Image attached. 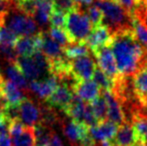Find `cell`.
I'll list each match as a JSON object with an SVG mask.
<instances>
[{
	"label": "cell",
	"instance_id": "cell-1",
	"mask_svg": "<svg viewBox=\"0 0 147 146\" xmlns=\"http://www.w3.org/2000/svg\"><path fill=\"white\" fill-rule=\"evenodd\" d=\"M109 47L119 75L122 77H132L140 67L147 63V47L135 38L133 30L114 33Z\"/></svg>",
	"mask_w": 147,
	"mask_h": 146
},
{
	"label": "cell",
	"instance_id": "cell-2",
	"mask_svg": "<svg viewBox=\"0 0 147 146\" xmlns=\"http://www.w3.org/2000/svg\"><path fill=\"white\" fill-rule=\"evenodd\" d=\"M103 15L102 24L109 28L112 35L125 30H132L133 16L114 0H96L95 2Z\"/></svg>",
	"mask_w": 147,
	"mask_h": 146
},
{
	"label": "cell",
	"instance_id": "cell-3",
	"mask_svg": "<svg viewBox=\"0 0 147 146\" xmlns=\"http://www.w3.org/2000/svg\"><path fill=\"white\" fill-rule=\"evenodd\" d=\"M92 28L93 26L89 21L85 10L76 6L66 13L64 31L67 34L70 43H84Z\"/></svg>",
	"mask_w": 147,
	"mask_h": 146
},
{
	"label": "cell",
	"instance_id": "cell-4",
	"mask_svg": "<svg viewBox=\"0 0 147 146\" xmlns=\"http://www.w3.org/2000/svg\"><path fill=\"white\" fill-rule=\"evenodd\" d=\"M20 36H33L38 33V25L29 16L20 13H8L4 16V25Z\"/></svg>",
	"mask_w": 147,
	"mask_h": 146
},
{
	"label": "cell",
	"instance_id": "cell-5",
	"mask_svg": "<svg viewBox=\"0 0 147 146\" xmlns=\"http://www.w3.org/2000/svg\"><path fill=\"white\" fill-rule=\"evenodd\" d=\"M63 112L70 119L83 123L88 127H93L97 124V120L95 119L90 104L82 101L76 95L73 96L71 103L63 110Z\"/></svg>",
	"mask_w": 147,
	"mask_h": 146
},
{
	"label": "cell",
	"instance_id": "cell-6",
	"mask_svg": "<svg viewBox=\"0 0 147 146\" xmlns=\"http://www.w3.org/2000/svg\"><path fill=\"white\" fill-rule=\"evenodd\" d=\"M96 64L89 55L70 60V74L77 81H86L93 77Z\"/></svg>",
	"mask_w": 147,
	"mask_h": 146
},
{
	"label": "cell",
	"instance_id": "cell-7",
	"mask_svg": "<svg viewBox=\"0 0 147 146\" xmlns=\"http://www.w3.org/2000/svg\"><path fill=\"white\" fill-rule=\"evenodd\" d=\"M93 54L96 58L99 68L112 80L113 83L121 77L118 72L116 62H115L114 56H113L110 47H101V48L97 49L95 52H93Z\"/></svg>",
	"mask_w": 147,
	"mask_h": 146
},
{
	"label": "cell",
	"instance_id": "cell-8",
	"mask_svg": "<svg viewBox=\"0 0 147 146\" xmlns=\"http://www.w3.org/2000/svg\"><path fill=\"white\" fill-rule=\"evenodd\" d=\"M73 90L71 85L65 82H59L53 93L45 100L47 105L51 108H58L63 111L71 103L73 99Z\"/></svg>",
	"mask_w": 147,
	"mask_h": 146
},
{
	"label": "cell",
	"instance_id": "cell-9",
	"mask_svg": "<svg viewBox=\"0 0 147 146\" xmlns=\"http://www.w3.org/2000/svg\"><path fill=\"white\" fill-rule=\"evenodd\" d=\"M134 95L140 105V110L147 109V63L141 66L131 77Z\"/></svg>",
	"mask_w": 147,
	"mask_h": 146
},
{
	"label": "cell",
	"instance_id": "cell-10",
	"mask_svg": "<svg viewBox=\"0 0 147 146\" xmlns=\"http://www.w3.org/2000/svg\"><path fill=\"white\" fill-rule=\"evenodd\" d=\"M112 37L113 35L109 28L104 24H100L92 28L84 43L92 52H95L101 47L109 46L112 41Z\"/></svg>",
	"mask_w": 147,
	"mask_h": 146
},
{
	"label": "cell",
	"instance_id": "cell-11",
	"mask_svg": "<svg viewBox=\"0 0 147 146\" xmlns=\"http://www.w3.org/2000/svg\"><path fill=\"white\" fill-rule=\"evenodd\" d=\"M20 121L27 127H34L41 121V109L30 98L25 97L19 104Z\"/></svg>",
	"mask_w": 147,
	"mask_h": 146
},
{
	"label": "cell",
	"instance_id": "cell-12",
	"mask_svg": "<svg viewBox=\"0 0 147 146\" xmlns=\"http://www.w3.org/2000/svg\"><path fill=\"white\" fill-rule=\"evenodd\" d=\"M107 104V120L120 126L126 121V116L121 104L111 91H101Z\"/></svg>",
	"mask_w": 147,
	"mask_h": 146
},
{
	"label": "cell",
	"instance_id": "cell-13",
	"mask_svg": "<svg viewBox=\"0 0 147 146\" xmlns=\"http://www.w3.org/2000/svg\"><path fill=\"white\" fill-rule=\"evenodd\" d=\"M58 84L59 80L55 76L49 75L45 77L43 80L30 81L29 85H28V90L33 92L40 99L46 100L53 93V91L55 90Z\"/></svg>",
	"mask_w": 147,
	"mask_h": 146
},
{
	"label": "cell",
	"instance_id": "cell-14",
	"mask_svg": "<svg viewBox=\"0 0 147 146\" xmlns=\"http://www.w3.org/2000/svg\"><path fill=\"white\" fill-rule=\"evenodd\" d=\"M118 126L109 120L97 123L95 126L90 127L89 133L94 142H113L114 136L117 132Z\"/></svg>",
	"mask_w": 147,
	"mask_h": 146
},
{
	"label": "cell",
	"instance_id": "cell-15",
	"mask_svg": "<svg viewBox=\"0 0 147 146\" xmlns=\"http://www.w3.org/2000/svg\"><path fill=\"white\" fill-rule=\"evenodd\" d=\"M74 95L79 97L82 101L90 104L101 94V90L93 80L77 81L72 86Z\"/></svg>",
	"mask_w": 147,
	"mask_h": 146
},
{
	"label": "cell",
	"instance_id": "cell-16",
	"mask_svg": "<svg viewBox=\"0 0 147 146\" xmlns=\"http://www.w3.org/2000/svg\"><path fill=\"white\" fill-rule=\"evenodd\" d=\"M40 48V35L39 32L33 36H21L18 37L14 49L18 56L31 57L34 52L39 51Z\"/></svg>",
	"mask_w": 147,
	"mask_h": 146
},
{
	"label": "cell",
	"instance_id": "cell-17",
	"mask_svg": "<svg viewBox=\"0 0 147 146\" xmlns=\"http://www.w3.org/2000/svg\"><path fill=\"white\" fill-rule=\"evenodd\" d=\"M0 95L11 105H19L20 102L25 98L22 90L3 76L0 77Z\"/></svg>",
	"mask_w": 147,
	"mask_h": 146
},
{
	"label": "cell",
	"instance_id": "cell-18",
	"mask_svg": "<svg viewBox=\"0 0 147 146\" xmlns=\"http://www.w3.org/2000/svg\"><path fill=\"white\" fill-rule=\"evenodd\" d=\"M40 35V48L39 51L43 53L48 59V61H52L63 56V48L53 41L48 35V33L43 31H39Z\"/></svg>",
	"mask_w": 147,
	"mask_h": 146
},
{
	"label": "cell",
	"instance_id": "cell-19",
	"mask_svg": "<svg viewBox=\"0 0 147 146\" xmlns=\"http://www.w3.org/2000/svg\"><path fill=\"white\" fill-rule=\"evenodd\" d=\"M137 143L147 144V116L140 111H136L129 119Z\"/></svg>",
	"mask_w": 147,
	"mask_h": 146
},
{
	"label": "cell",
	"instance_id": "cell-20",
	"mask_svg": "<svg viewBox=\"0 0 147 146\" xmlns=\"http://www.w3.org/2000/svg\"><path fill=\"white\" fill-rule=\"evenodd\" d=\"M137 143L134 135V131L130 122L125 121L118 126L117 132L113 139L114 146H134Z\"/></svg>",
	"mask_w": 147,
	"mask_h": 146
},
{
	"label": "cell",
	"instance_id": "cell-21",
	"mask_svg": "<svg viewBox=\"0 0 147 146\" xmlns=\"http://www.w3.org/2000/svg\"><path fill=\"white\" fill-rule=\"evenodd\" d=\"M14 63L18 67V69L21 71L24 77L29 82L38 80L40 78V76L42 75L41 71L39 70V68L37 67V65L35 64V62L31 57L18 56Z\"/></svg>",
	"mask_w": 147,
	"mask_h": 146
},
{
	"label": "cell",
	"instance_id": "cell-22",
	"mask_svg": "<svg viewBox=\"0 0 147 146\" xmlns=\"http://www.w3.org/2000/svg\"><path fill=\"white\" fill-rule=\"evenodd\" d=\"M5 74L6 77H7L6 79L9 80L13 84H15L18 88H20L22 90L28 89L29 81L24 77V75L18 69L15 63H8V65L5 68Z\"/></svg>",
	"mask_w": 147,
	"mask_h": 146
},
{
	"label": "cell",
	"instance_id": "cell-23",
	"mask_svg": "<svg viewBox=\"0 0 147 146\" xmlns=\"http://www.w3.org/2000/svg\"><path fill=\"white\" fill-rule=\"evenodd\" d=\"M63 54L69 60L78 58V57L87 56L90 54V49L86 46L85 43H69L63 47Z\"/></svg>",
	"mask_w": 147,
	"mask_h": 146
},
{
	"label": "cell",
	"instance_id": "cell-24",
	"mask_svg": "<svg viewBox=\"0 0 147 146\" xmlns=\"http://www.w3.org/2000/svg\"><path fill=\"white\" fill-rule=\"evenodd\" d=\"M10 139H11V146H35L34 128L26 126L20 134Z\"/></svg>",
	"mask_w": 147,
	"mask_h": 146
},
{
	"label": "cell",
	"instance_id": "cell-25",
	"mask_svg": "<svg viewBox=\"0 0 147 146\" xmlns=\"http://www.w3.org/2000/svg\"><path fill=\"white\" fill-rule=\"evenodd\" d=\"M34 128L35 134V146H48L53 132L50 127L42 124H37Z\"/></svg>",
	"mask_w": 147,
	"mask_h": 146
},
{
	"label": "cell",
	"instance_id": "cell-26",
	"mask_svg": "<svg viewBox=\"0 0 147 146\" xmlns=\"http://www.w3.org/2000/svg\"><path fill=\"white\" fill-rule=\"evenodd\" d=\"M90 106L93 114H94L95 119L97 120V123L107 120V104L102 93L94 101L91 102Z\"/></svg>",
	"mask_w": 147,
	"mask_h": 146
},
{
	"label": "cell",
	"instance_id": "cell-27",
	"mask_svg": "<svg viewBox=\"0 0 147 146\" xmlns=\"http://www.w3.org/2000/svg\"><path fill=\"white\" fill-rule=\"evenodd\" d=\"M92 79L101 91H112L113 81L100 68H95Z\"/></svg>",
	"mask_w": 147,
	"mask_h": 146
},
{
	"label": "cell",
	"instance_id": "cell-28",
	"mask_svg": "<svg viewBox=\"0 0 147 146\" xmlns=\"http://www.w3.org/2000/svg\"><path fill=\"white\" fill-rule=\"evenodd\" d=\"M18 37L5 25H0V45L14 47Z\"/></svg>",
	"mask_w": 147,
	"mask_h": 146
},
{
	"label": "cell",
	"instance_id": "cell-29",
	"mask_svg": "<svg viewBox=\"0 0 147 146\" xmlns=\"http://www.w3.org/2000/svg\"><path fill=\"white\" fill-rule=\"evenodd\" d=\"M36 7L35 0H19L17 3H15V9L29 17H33L36 11Z\"/></svg>",
	"mask_w": 147,
	"mask_h": 146
},
{
	"label": "cell",
	"instance_id": "cell-30",
	"mask_svg": "<svg viewBox=\"0 0 147 146\" xmlns=\"http://www.w3.org/2000/svg\"><path fill=\"white\" fill-rule=\"evenodd\" d=\"M48 35L50 36V38L52 39L53 41H55L57 44L60 45L62 48L70 43L69 38H68L66 32L64 31V29L50 27V29H49V31H48Z\"/></svg>",
	"mask_w": 147,
	"mask_h": 146
},
{
	"label": "cell",
	"instance_id": "cell-31",
	"mask_svg": "<svg viewBox=\"0 0 147 146\" xmlns=\"http://www.w3.org/2000/svg\"><path fill=\"white\" fill-rule=\"evenodd\" d=\"M85 12H86V14H87L89 21L91 22L93 27L102 24V21H103L102 12H101V10L99 9L98 6H97L96 4L89 5L88 7H86Z\"/></svg>",
	"mask_w": 147,
	"mask_h": 146
},
{
	"label": "cell",
	"instance_id": "cell-32",
	"mask_svg": "<svg viewBox=\"0 0 147 146\" xmlns=\"http://www.w3.org/2000/svg\"><path fill=\"white\" fill-rule=\"evenodd\" d=\"M3 118L6 119L8 122H13L16 120H20V110L19 105H11L8 104L2 110Z\"/></svg>",
	"mask_w": 147,
	"mask_h": 146
},
{
	"label": "cell",
	"instance_id": "cell-33",
	"mask_svg": "<svg viewBox=\"0 0 147 146\" xmlns=\"http://www.w3.org/2000/svg\"><path fill=\"white\" fill-rule=\"evenodd\" d=\"M65 13L57 11V10H52L50 16H49V23L51 27L59 28V29H64L65 25Z\"/></svg>",
	"mask_w": 147,
	"mask_h": 146
},
{
	"label": "cell",
	"instance_id": "cell-34",
	"mask_svg": "<svg viewBox=\"0 0 147 146\" xmlns=\"http://www.w3.org/2000/svg\"><path fill=\"white\" fill-rule=\"evenodd\" d=\"M53 10L68 13L70 10H72L76 5L74 4L73 0H53Z\"/></svg>",
	"mask_w": 147,
	"mask_h": 146
},
{
	"label": "cell",
	"instance_id": "cell-35",
	"mask_svg": "<svg viewBox=\"0 0 147 146\" xmlns=\"http://www.w3.org/2000/svg\"><path fill=\"white\" fill-rule=\"evenodd\" d=\"M0 53L2 54L3 58L8 61V63H14L18 57L15 49H14L12 46L0 45Z\"/></svg>",
	"mask_w": 147,
	"mask_h": 146
},
{
	"label": "cell",
	"instance_id": "cell-36",
	"mask_svg": "<svg viewBox=\"0 0 147 146\" xmlns=\"http://www.w3.org/2000/svg\"><path fill=\"white\" fill-rule=\"evenodd\" d=\"M119 5H121L123 8H125L127 11H129L132 14L134 8L142 1V0H114Z\"/></svg>",
	"mask_w": 147,
	"mask_h": 146
},
{
	"label": "cell",
	"instance_id": "cell-37",
	"mask_svg": "<svg viewBox=\"0 0 147 146\" xmlns=\"http://www.w3.org/2000/svg\"><path fill=\"white\" fill-rule=\"evenodd\" d=\"M15 8V5L8 0H0V15L5 16Z\"/></svg>",
	"mask_w": 147,
	"mask_h": 146
},
{
	"label": "cell",
	"instance_id": "cell-38",
	"mask_svg": "<svg viewBox=\"0 0 147 146\" xmlns=\"http://www.w3.org/2000/svg\"><path fill=\"white\" fill-rule=\"evenodd\" d=\"M48 146H64V144H63V142H62L59 135L57 134V133L53 132Z\"/></svg>",
	"mask_w": 147,
	"mask_h": 146
},
{
	"label": "cell",
	"instance_id": "cell-39",
	"mask_svg": "<svg viewBox=\"0 0 147 146\" xmlns=\"http://www.w3.org/2000/svg\"><path fill=\"white\" fill-rule=\"evenodd\" d=\"M10 122H8L6 119H1L0 120V136L1 135L8 134V128H9Z\"/></svg>",
	"mask_w": 147,
	"mask_h": 146
},
{
	"label": "cell",
	"instance_id": "cell-40",
	"mask_svg": "<svg viewBox=\"0 0 147 146\" xmlns=\"http://www.w3.org/2000/svg\"><path fill=\"white\" fill-rule=\"evenodd\" d=\"M93 1L94 0H73L74 4H75L77 7L81 8V9H83V6H88L90 5V4L93 3Z\"/></svg>",
	"mask_w": 147,
	"mask_h": 146
},
{
	"label": "cell",
	"instance_id": "cell-41",
	"mask_svg": "<svg viewBox=\"0 0 147 146\" xmlns=\"http://www.w3.org/2000/svg\"><path fill=\"white\" fill-rule=\"evenodd\" d=\"M0 25H4V16L0 15Z\"/></svg>",
	"mask_w": 147,
	"mask_h": 146
},
{
	"label": "cell",
	"instance_id": "cell-42",
	"mask_svg": "<svg viewBox=\"0 0 147 146\" xmlns=\"http://www.w3.org/2000/svg\"><path fill=\"white\" fill-rule=\"evenodd\" d=\"M2 110H3V108L0 106V120L1 119H3V114H2Z\"/></svg>",
	"mask_w": 147,
	"mask_h": 146
},
{
	"label": "cell",
	"instance_id": "cell-43",
	"mask_svg": "<svg viewBox=\"0 0 147 146\" xmlns=\"http://www.w3.org/2000/svg\"><path fill=\"white\" fill-rule=\"evenodd\" d=\"M8 1H9V2H11V3H13L14 5H15V3H17V2L19 1V0H8Z\"/></svg>",
	"mask_w": 147,
	"mask_h": 146
},
{
	"label": "cell",
	"instance_id": "cell-44",
	"mask_svg": "<svg viewBox=\"0 0 147 146\" xmlns=\"http://www.w3.org/2000/svg\"><path fill=\"white\" fill-rule=\"evenodd\" d=\"M134 146H147V144H143V143H136Z\"/></svg>",
	"mask_w": 147,
	"mask_h": 146
},
{
	"label": "cell",
	"instance_id": "cell-45",
	"mask_svg": "<svg viewBox=\"0 0 147 146\" xmlns=\"http://www.w3.org/2000/svg\"><path fill=\"white\" fill-rule=\"evenodd\" d=\"M1 76H2V75H1V70H0V77H1Z\"/></svg>",
	"mask_w": 147,
	"mask_h": 146
},
{
	"label": "cell",
	"instance_id": "cell-46",
	"mask_svg": "<svg viewBox=\"0 0 147 146\" xmlns=\"http://www.w3.org/2000/svg\"><path fill=\"white\" fill-rule=\"evenodd\" d=\"M51 1H53V0H51Z\"/></svg>",
	"mask_w": 147,
	"mask_h": 146
}]
</instances>
